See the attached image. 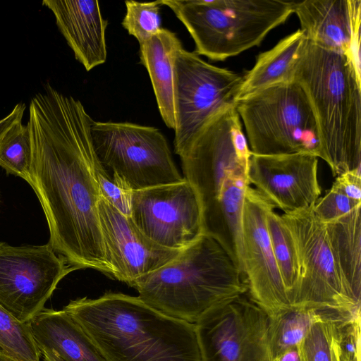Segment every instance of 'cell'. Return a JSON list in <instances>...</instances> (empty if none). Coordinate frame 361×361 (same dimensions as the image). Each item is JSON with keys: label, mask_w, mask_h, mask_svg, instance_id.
Here are the masks:
<instances>
[{"label": "cell", "mask_w": 361, "mask_h": 361, "mask_svg": "<svg viewBox=\"0 0 361 361\" xmlns=\"http://www.w3.org/2000/svg\"><path fill=\"white\" fill-rule=\"evenodd\" d=\"M29 112L28 184L47 221L48 243L78 269H95L113 279L99 216L94 120L79 100L49 85L32 99Z\"/></svg>", "instance_id": "obj_1"}, {"label": "cell", "mask_w": 361, "mask_h": 361, "mask_svg": "<svg viewBox=\"0 0 361 361\" xmlns=\"http://www.w3.org/2000/svg\"><path fill=\"white\" fill-rule=\"evenodd\" d=\"M106 361H203L195 324L168 316L138 296L109 292L63 308Z\"/></svg>", "instance_id": "obj_2"}, {"label": "cell", "mask_w": 361, "mask_h": 361, "mask_svg": "<svg viewBox=\"0 0 361 361\" xmlns=\"http://www.w3.org/2000/svg\"><path fill=\"white\" fill-rule=\"evenodd\" d=\"M293 80L305 92L319 133L322 159L334 176L360 170L361 75L341 53L306 39Z\"/></svg>", "instance_id": "obj_3"}, {"label": "cell", "mask_w": 361, "mask_h": 361, "mask_svg": "<svg viewBox=\"0 0 361 361\" xmlns=\"http://www.w3.org/2000/svg\"><path fill=\"white\" fill-rule=\"evenodd\" d=\"M130 286L148 305L192 324L212 307L248 290L245 276L225 250L205 233Z\"/></svg>", "instance_id": "obj_4"}, {"label": "cell", "mask_w": 361, "mask_h": 361, "mask_svg": "<svg viewBox=\"0 0 361 361\" xmlns=\"http://www.w3.org/2000/svg\"><path fill=\"white\" fill-rule=\"evenodd\" d=\"M185 25L195 53L224 61L259 46L293 13V1L161 0Z\"/></svg>", "instance_id": "obj_5"}, {"label": "cell", "mask_w": 361, "mask_h": 361, "mask_svg": "<svg viewBox=\"0 0 361 361\" xmlns=\"http://www.w3.org/2000/svg\"><path fill=\"white\" fill-rule=\"evenodd\" d=\"M235 109L252 154L308 153L322 159L314 111L305 92L294 80L245 96L237 101Z\"/></svg>", "instance_id": "obj_6"}, {"label": "cell", "mask_w": 361, "mask_h": 361, "mask_svg": "<svg viewBox=\"0 0 361 361\" xmlns=\"http://www.w3.org/2000/svg\"><path fill=\"white\" fill-rule=\"evenodd\" d=\"M92 146L103 169L131 190L181 182L164 134L152 126L93 121Z\"/></svg>", "instance_id": "obj_7"}, {"label": "cell", "mask_w": 361, "mask_h": 361, "mask_svg": "<svg viewBox=\"0 0 361 361\" xmlns=\"http://www.w3.org/2000/svg\"><path fill=\"white\" fill-rule=\"evenodd\" d=\"M243 76L184 48L174 60V151L180 155L216 115L235 106Z\"/></svg>", "instance_id": "obj_8"}, {"label": "cell", "mask_w": 361, "mask_h": 361, "mask_svg": "<svg viewBox=\"0 0 361 361\" xmlns=\"http://www.w3.org/2000/svg\"><path fill=\"white\" fill-rule=\"evenodd\" d=\"M293 237L300 280L293 306L331 311L343 317H360V305L350 296L334 260L326 225L312 207L281 215Z\"/></svg>", "instance_id": "obj_9"}, {"label": "cell", "mask_w": 361, "mask_h": 361, "mask_svg": "<svg viewBox=\"0 0 361 361\" xmlns=\"http://www.w3.org/2000/svg\"><path fill=\"white\" fill-rule=\"evenodd\" d=\"M252 152L235 106L222 111L179 155L184 178L197 191L202 214L212 212L227 176L247 172Z\"/></svg>", "instance_id": "obj_10"}, {"label": "cell", "mask_w": 361, "mask_h": 361, "mask_svg": "<svg viewBox=\"0 0 361 361\" xmlns=\"http://www.w3.org/2000/svg\"><path fill=\"white\" fill-rule=\"evenodd\" d=\"M77 269L49 243L13 246L0 241V305L20 322H30L59 283Z\"/></svg>", "instance_id": "obj_11"}, {"label": "cell", "mask_w": 361, "mask_h": 361, "mask_svg": "<svg viewBox=\"0 0 361 361\" xmlns=\"http://www.w3.org/2000/svg\"><path fill=\"white\" fill-rule=\"evenodd\" d=\"M245 294L212 307L195 323L203 361H272L269 317Z\"/></svg>", "instance_id": "obj_12"}, {"label": "cell", "mask_w": 361, "mask_h": 361, "mask_svg": "<svg viewBox=\"0 0 361 361\" xmlns=\"http://www.w3.org/2000/svg\"><path fill=\"white\" fill-rule=\"evenodd\" d=\"M130 219L158 245L181 250L202 232V206L194 187L181 182L132 190Z\"/></svg>", "instance_id": "obj_13"}, {"label": "cell", "mask_w": 361, "mask_h": 361, "mask_svg": "<svg viewBox=\"0 0 361 361\" xmlns=\"http://www.w3.org/2000/svg\"><path fill=\"white\" fill-rule=\"evenodd\" d=\"M274 206L247 187L243 209L242 263L250 300L272 317L292 305L273 253L266 216Z\"/></svg>", "instance_id": "obj_14"}, {"label": "cell", "mask_w": 361, "mask_h": 361, "mask_svg": "<svg viewBox=\"0 0 361 361\" xmlns=\"http://www.w3.org/2000/svg\"><path fill=\"white\" fill-rule=\"evenodd\" d=\"M318 157L308 153L251 154L249 184L276 208L290 213L312 207L320 197Z\"/></svg>", "instance_id": "obj_15"}, {"label": "cell", "mask_w": 361, "mask_h": 361, "mask_svg": "<svg viewBox=\"0 0 361 361\" xmlns=\"http://www.w3.org/2000/svg\"><path fill=\"white\" fill-rule=\"evenodd\" d=\"M103 238L114 279L130 285L175 259L182 250L164 247L142 233L104 198L99 202Z\"/></svg>", "instance_id": "obj_16"}, {"label": "cell", "mask_w": 361, "mask_h": 361, "mask_svg": "<svg viewBox=\"0 0 361 361\" xmlns=\"http://www.w3.org/2000/svg\"><path fill=\"white\" fill-rule=\"evenodd\" d=\"M293 13L307 40L324 49L346 55L361 75V1H294Z\"/></svg>", "instance_id": "obj_17"}, {"label": "cell", "mask_w": 361, "mask_h": 361, "mask_svg": "<svg viewBox=\"0 0 361 361\" xmlns=\"http://www.w3.org/2000/svg\"><path fill=\"white\" fill-rule=\"evenodd\" d=\"M42 5L54 15L56 25L87 71L106 61L107 20L97 0H44Z\"/></svg>", "instance_id": "obj_18"}, {"label": "cell", "mask_w": 361, "mask_h": 361, "mask_svg": "<svg viewBox=\"0 0 361 361\" xmlns=\"http://www.w3.org/2000/svg\"><path fill=\"white\" fill-rule=\"evenodd\" d=\"M30 323L44 361H106L81 326L63 309H44Z\"/></svg>", "instance_id": "obj_19"}, {"label": "cell", "mask_w": 361, "mask_h": 361, "mask_svg": "<svg viewBox=\"0 0 361 361\" xmlns=\"http://www.w3.org/2000/svg\"><path fill=\"white\" fill-rule=\"evenodd\" d=\"M249 185L247 173L244 171L228 175L224 182L215 210L202 219L203 233L212 236L221 245L243 276V209Z\"/></svg>", "instance_id": "obj_20"}, {"label": "cell", "mask_w": 361, "mask_h": 361, "mask_svg": "<svg viewBox=\"0 0 361 361\" xmlns=\"http://www.w3.org/2000/svg\"><path fill=\"white\" fill-rule=\"evenodd\" d=\"M139 44L140 63L148 72L161 117L174 130V60L183 44L175 32L163 27Z\"/></svg>", "instance_id": "obj_21"}, {"label": "cell", "mask_w": 361, "mask_h": 361, "mask_svg": "<svg viewBox=\"0 0 361 361\" xmlns=\"http://www.w3.org/2000/svg\"><path fill=\"white\" fill-rule=\"evenodd\" d=\"M305 42L306 38L299 29L259 54L254 66L243 76L238 100L267 87L293 80Z\"/></svg>", "instance_id": "obj_22"}, {"label": "cell", "mask_w": 361, "mask_h": 361, "mask_svg": "<svg viewBox=\"0 0 361 361\" xmlns=\"http://www.w3.org/2000/svg\"><path fill=\"white\" fill-rule=\"evenodd\" d=\"M359 206L341 218L325 224L331 250L345 287L360 305L361 216Z\"/></svg>", "instance_id": "obj_23"}, {"label": "cell", "mask_w": 361, "mask_h": 361, "mask_svg": "<svg viewBox=\"0 0 361 361\" xmlns=\"http://www.w3.org/2000/svg\"><path fill=\"white\" fill-rule=\"evenodd\" d=\"M321 310L300 306H291L269 317L268 339L274 357L283 350L299 347Z\"/></svg>", "instance_id": "obj_24"}, {"label": "cell", "mask_w": 361, "mask_h": 361, "mask_svg": "<svg viewBox=\"0 0 361 361\" xmlns=\"http://www.w3.org/2000/svg\"><path fill=\"white\" fill-rule=\"evenodd\" d=\"M266 221L276 264L293 306L300 280L295 245L281 215L274 212V208L268 211Z\"/></svg>", "instance_id": "obj_25"}, {"label": "cell", "mask_w": 361, "mask_h": 361, "mask_svg": "<svg viewBox=\"0 0 361 361\" xmlns=\"http://www.w3.org/2000/svg\"><path fill=\"white\" fill-rule=\"evenodd\" d=\"M32 158L30 129L21 120L11 126L0 138V166L7 173L28 183Z\"/></svg>", "instance_id": "obj_26"}, {"label": "cell", "mask_w": 361, "mask_h": 361, "mask_svg": "<svg viewBox=\"0 0 361 361\" xmlns=\"http://www.w3.org/2000/svg\"><path fill=\"white\" fill-rule=\"evenodd\" d=\"M0 348L18 361H40L30 323L20 322L1 305Z\"/></svg>", "instance_id": "obj_27"}, {"label": "cell", "mask_w": 361, "mask_h": 361, "mask_svg": "<svg viewBox=\"0 0 361 361\" xmlns=\"http://www.w3.org/2000/svg\"><path fill=\"white\" fill-rule=\"evenodd\" d=\"M338 317L336 312L321 310L299 345L302 361H336L334 334Z\"/></svg>", "instance_id": "obj_28"}, {"label": "cell", "mask_w": 361, "mask_h": 361, "mask_svg": "<svg viewBox=\"0 0 361 361\" xmlns=\"http://www.w3.org/2000/svg\"><path fill=\"white\" fill-rule=\"evenodd\" d=\"M125 5L126 12L121 25L139 44L161 29V0L148 2L126 1Z\"/></svg>", "instance_id": "obj_29"}, {"label": "cell", "mask_w": 361, "mask_h": 361, "mask_svg": "<svg viewBox=\"0 0 361 361\" xmlns=\"http://www.w3.org/2000/svg\"><path fill=\"white\" fill-rule=\"evenodd\" d=\"M361 206L348 197L334 185L319 197L312 206L315 217L320 222L326 224L336 221Z\"/></svg>", "instance_id": "obj_30"}, {"label": "cell", "mask_w": 361, "mask_h": 361, "mask_svg": "<svg viewBox=\"0 0 361 361\" xmlns=\"http://www.w3.org/2000/svg\"><path fill=\"white\" fill-rule=\"evenodd\" d=\"M96 177L101 197L123 215L130 217V195L132 190L116 176H109L99 162L96 166Z\"/></svg>", "instance_id": "obj_31"}, {"label": "cell", "mask_w": 361, "mask_h": 361, "mask_svg": "<svg viewBox=\"0 0 361 361\" xmlns=\"http://www.w3.org/2000/svg\"><path fill=\"white\" fill-rule=\"evenodd\" d=\"M332 185L351 200L361 202L360 170L349 171L338 175Z\"/></svg>", "instance_id": "obj_32"}, {"label": "cell", "mask_w": 361, "mask_h": 361, "mask_svg": "<svg viewBox=\"0 0 361 361\" xmlns=\"http://www.w3.org/2000/svg\"><path fill=\"white\" fill-rule=\"evenodd\" d=\"M25 109V104L19 103L6 117L0 119V138L11 126L22 120Z\"/></svg>", "instance_id": "obj_33"}, {"label": "cell", "mask_w": 361, "mask_h": 361, "mask_svg": "<svg viewBox=\"0 0 361 361\" xmlns=\"http://www.w3.org/2000/svg\"><path fill=\"white\" fill-rule=\"evenodd\" d=\"M272 361H302V359L299 347H293L274 356Z\"/></svg>", "instance_id": "obj_34"}, {"label": "cell", "mask_w": 361, "mask_h": 361, "mask_svg": "<svg viewBox=\"0 0 361 361\" xmlns=\"http://www.w3.org/2000/svg\"><path fill=\"white\" fill-rule=\"evenodd\" d=\"M0 361H18L10 357L0 348Z\"/></svg>", "instance_id": "obj_35"}]
</instances>
